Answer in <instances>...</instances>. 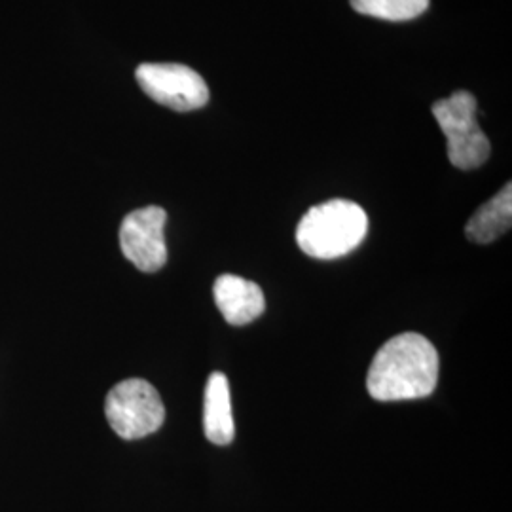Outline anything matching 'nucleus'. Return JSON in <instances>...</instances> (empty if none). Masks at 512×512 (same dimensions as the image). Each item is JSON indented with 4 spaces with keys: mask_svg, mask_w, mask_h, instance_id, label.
Segmentation results:
<instances>
[{
    "mask_svg": "<svg viewBox=\"0 0 512 512\" xmlns=\"http://www.w3.org/2000/svg\"><path fill=\"white\" fill-rule=\"evenodd\" d=\"M439 366V353L425 336L397 334L372 359L366 389L380 403L423 399L437 387Z\"/></svg>",
    "mask_w": 512,
    "mask_h": 512,
    "instance_id": "f257e3e1",
    "label": "nucleus"
},
{
    "mask_svg": "<svg viewBox=\"0 0 512 512\" xmlns=\"http://www.w3.org/2000/svg\"><path fill=\"white\" fill-rule=\"evenodd\" d=\"M368 234L365 209L349 200L311 207L296 228L298 247L319 260H334L355 251Z\"/></svg>",
    "mask_w": 512,
    "mask_h": 512,
    "instance_id": "f03ea898",
    "label": "nucleus"
},
{
    "mask_svg": "<svg viewBox=\"0 0 512 512\" xmlns=\"http://www.w3.org/2000/svg\"><path fill=\"white\" fill-rule=\"evenodd\" d=\"M433 116L446 135L450 164L458 169H476L490 158L492 145L476 120V99L473 93L458 90L448 99L433 105Z\"/></svg>",
    "mask_w": 512,
    "mask_h": 512,
    "instance_id": "7ed1b4c3",
    "label": "nucleus"
},
{
    "mask_svg": "<svg viewBox=\"0 0 512 512\" xmlns=\"http://www.w3.org/2000/svg\"><path fill=\"white\" fill-rule=\"evenodd\" d=\"M105 414L120 439H145L164 425L165 406L147 380L129 378L110 389Z\"/></svg>",
    "mask_w": 512,
    "mask_h": 512,
    "instance_id": "20e7f679",
    "label": "nucleus"
},
{
    "mask_svg": "<svg viewBox=\"0 0 512 512\" xmlns=\"http://www.w3.org/2000/svg\"><path fill=\"white\" fill-rule=\"evenodd\" d=\"M135 78L148 97L167 109L190 112L209 101V90L202 74L179 63H145Z\"/></svg>",
    "mask_w": 512,
    "mask_h": 512,
    "instance_id": "39448f33",
    "label": "nucleus"
},
{
    "mask_svg": "<svg viewBox=\"0 0 512 512\" xmlns=\"http://www.w3.org/2000/svg\"><path fill=\"white\" fill-rule=\"evenodd\" d=\"M167 213L162 207L148 205L131 211L120 226V247L129 262L145 272L154 274L167 262L165 245Z\"/></svg>",
    "mask_w": 512,
    "mask_h": 512,
    "instance_id": "423d86ee",
    "label": "nucleus"
},
{
    "mask_svg": "<svg viewBox=\"0 0 512 512\" xmlns=\"http://www.w3.org/2000/svg\"><path fill=\"white\" fill-rule=\"evenodd\" d=\"M215 302L226 323L243 327L253 323L266 310V298L255 281L239 275H220L213 287Z\"/></svg>",
    "mask_w": 512,
    "mask_h": 512,
    "instance_id": "0eeeda50",
    "label": "nucleus"
},
{
    "mask_svg": "<svg viewBox=\"0 0 512 512\" xmlns=\"http://www.w3.org/2000/svg\"><path fill=\"white\" fill-rule=\"evenodd\" d=\"M203 431L209 442L219 446L230 444L236 437L230 384L222 372H213L205 385Z\"/></svg>",
    "mask_w": 512,
    "mask_h": 512,
    "instance_id": "6e6552de",
    "label": "nucleus"
},
{
    "mask_svg": "<svg viewBox=\"0 0 512 512\" xmlns=\"http://www.w3.org/2000/svg\"><path fill=\"white\" fill-rule=\"evenodd\" d=\"M512 186L505 184L499 194L484 203L467 222L465 234L475 243H492L511 230Z\"/></svg>",
    "mask_w": 512,
    "mask_h": 512,
    "instance_id": "1a4fd4ad",
    "label": "nucleus"
},
{
    "mask_svg": "<svg viewBox=\"0 0 512 512\" xmlns=\"http://www.w3.org/2000/svg\"><path fill=\"white\" fill-rule=\"evenodd\" d=\"M351 6L370 18L385 21H408L418 18L427 8L429 0H349Z\"/></svg>",
    "mask_w": 512,
    "mask_h": 512,
    "instance_id": "9d476101",
    "label": "nucleus"
}]
</instances>
